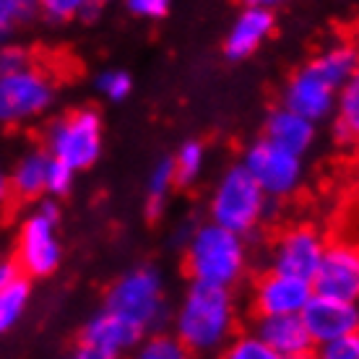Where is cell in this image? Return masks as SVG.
Wrapping results in <instances>:
<instances>
[{
    "label": "cell",
    "mask_w": 359,
    "mask_h": 359,
    "mask_svg": "<svg viewBox=\"0 0 359 359\" xmlns=\"http://www.w3.org/2000/svg\"><path fill=\"white\" fill-rule=\"evenodd\" d=\"M39 13L36 0H0V42H6L18 27Z\"/></svg>",
    "instance_id": "cell-25"
},
{
    "label": "cell",
    "mask_w": 359,
    "mask_h": 359,
    "mask_svg": "<svg viewBox=\"0 0 359 359\" xmlns=\"http://www.w3.org/2000/svg\"><path fill=\"white\" fill-rule=\"evenodd\" d=\"M333 102H336V89L328 81H323L310 65H305L289 79L281 107L302 115L315 126L325 117H331Z\"/></svg>",
    "instance_id": "cell-13"
},
{
    "label": "cell",
    "mask_w": 359,
    "mask_h": 359,
    "mask_svg": "<svg viewBox=\"0 0 359 359\" xmlns=\"http://www.w3.org/2000/svg\"><path fill=\"white\" fill-rule=\"evenodd\" d=\"M97 6H107V3H112V0H94Z\"/></svg>",
    "instance_id": "cell-37"
},
{
    "label": "cell",
    "mask_w": 359,
    "mask_h": 359,
    "mask_svg": "<svg viewBox=\"0 0 359 359\" xmlns=\"http://www.w3.org/2000/svg\"><path fill=\"white\" fill-rule=\"evenodd\" d=\"M273 27H276L273 11L255 8V6H248L245 11H240L237 18H234V24L226 32V39H224L226 57L229 60H245V57H250L273 34Z\"/></svg>",
    "instance_id": "cell-15"
},
{
    "label": "cell",
    "mask_w": 359,
    "mask_h": 359,
    "mask_svg": "<svg viewBox=\"0 0 359 359\" xmlns=\"http://www.w3.org/2000/svg\"><path fill=\"white\" fill-rule=\"evenodd\" d=\"M222 359H281L276 351L255 336V333H243L237 339H229L222 349Z\"/></svg>",
    "instance_id": "cell-26"
},
{
    "label": "cell",
    "mask_w": 359,
    "mask_h": 359,
    "mask_svg": "<svg viewBox=\"0 0 359 359\" xmlns=\"http://www.w3.org/2000/svg\"><path fill=\"white\" fill-rule=\"evenodd\" d=\"M89 3L91 0H36V8L50 21L65 24V21H73V18L81 16Z\"/></svg>",
    "instance_id": "cell-28"
},
{
    "label": "cell",
    "mask_w": 359,
    "mask_h": 359,
    "mask_svg": "<svg viewBox=\"0 0 359 359\" xmlns=\"http://www.w3.org/2000/svg\"><path fill=\"white\" fill-rule=\"evenodd\" d=\"M243 167L255 180V185L263 190V196L269 198V201L271 198H287L292 193H297V188L302 185V177H305L302 156L271 144L266 138L255 141L245 151Z\"/></svg>",
    "instance_id": "cell-7"
},
{
    "label": "cell",
    "mask_w": 359,
    "mask_h": 359,
    "mask_svg": "<svg viewBox=\"0 0 359 359\" xmlns=\"http://www.w3.org/2000/svg\"><path fill=\"white\" fill-rule=\"evenodd\" d=\"M21 276V271L13 261H0V289H6L8 284H13Z\"/></svg>",
    "instance_id": "cell-34"
},
{
    "label": "cell",
    "mask_w": 359,
    "mask_h": 359,
    "mask_svg": "<svg viewBox=\"0 0 359 359\" xmlns=\"http://www.w3.org/2000/svg\"><path fill=\"white\" fill-rule=\"evenodd\" d=\"M175 172H172L170 159H162V162L154 167L151 177H149V185H146V206H149V216H156L164 211V203L170 198L172 188H175Z\"/></svg>",
    "instance_id": "cell-23"
},
{
    "label": "cell",
    "mask_w": 359,
    "mask_h": 359,
    "mask_svg": "<svg viewBox=\"0 0 359 359\" xmlns=\"http://www.w3.org/2000/svg\"><path fill=\"white\" fill-rule=\"evenodd\" d=\"M32 68V53L16 42H0V79Z\"/></svg>",
    "instance_id": "cell-29"
},
{
    "label": "cell",
    "mask_w": 359,
    "mask_h": 359,
    "mask_svg": "<svg viewBox=\"0 0 359 359\" xmlns=\"http://www.w3.org/2000/svg\"><path fill=\"white\" fill-rule=\"evenodd\" d=\"M325 245H328L325 237L315 226H292L287 232H281V237L271 250V271H276L281 276L313 281L325 252Z\"/></svg>",
    "instance_id": "cell-10"
},
{
    "label": "cell",
    "mask_w": 359,
    "mask_h": 359,
    "mask_svg": "<svg viewBox=\"0 0 359 359\" xmlns=\"http://www.w3.org/2000/svg\"><path fill=\"white\" fill-rule=\"evenodd\" d=\"M130 359H193V354L175 336L154 333V336H144V341L135 346Z\"/></svg>",
    "instance_id": "cell-24"
},
{
    "label": "cell",
    "mask_w": 359,
    "mask_h": 359,
    "mask_svg": "<svg viewBox=\"0 0 359 359\" xmlns=\"http://www.w3.org/2000/svg\"><path fill=\"white\" fill-rule=\"evenodd\" d=\"M289 0H248V6H255V8H266V11H273L278 6H284Z\"/></svg>",
    "instance_id": "cell-35"
},
{
    "label": "cell",
    "mask_w": 359,
    "mask_h": 359,
    "mask_svg": "<svg viewBox=\"0 0 359 359\" xmlns=\"http://www.w3.org/2000/svg\"><path fill=\"white\" fill-rule=\"evenodd\" d=\"M0 333H3V328H0Z\"/></svg>",
    "instance_id": "cell-39"
},
{
    "label": "cell",
    "mask_w": 359,
    "mask_h": 359,
    "mask_svg": "<svg viewBox=\"0 0 359 359\" xmlns=\"http://www.w3.org/2000/svg\"><path fill=\"white\" fill-rule=\"evenodd\" d=\"M315 297L357 302L359 297V250L349 240H336L325 245L320 266L315 271L313 281Z\"/></svg>",
    "instance_id": "cell-9"
},
{
    "label": "cell",
    "mask_w": 359,
    "mask_h": 359,
    "mask_svg": "<svg viewBox=\"0 0 359 359\" xmlns=\"http://www.w3.org/2000/svg\"><path fill=\"white\" fill-rule=\"evenodd\" d=\"M234 318L232 289L190 284L175 315V339L190 354H214L232 339Z\"/></svg>",
    "instance_id": "cell-1"
},
{
    "label": "cell",
    "mask_w": 359,
    "mask_h": 359,
    "mask_svg": "<svg viewBox=\"0 0 359 359\" xmlns=\"http://www.w3.org/2000/svg\"><path fill=\"white\" fill-rule=\"evenodd\" d=\"M144 336L146 333L141 328H135L133 323H128L126 318L109 313V310H99L89 323L83 325L81 344L104 349L120 359L123 354L133 351L138 344L144 341Z\"/></svg>",
    "instance_id": "cell-14"
},
{
    "label": "cell",
    "mask_w": 359,
    "mask_h": 359,
    "mask_svg": "<svg viewBox=\"0 0 359 359\" xmlns=\"http://www.w3.org/2000/svg\"><path fill=\"white\" fill-rule=\"evenodd\" d=\"M47 162L50 156L45 151H32L27 156H21L18 164L13 167V175L8 180V188L16 193L18 198H39L45 193V175H47Z\"/></svg>",
    "instance_id": "cell-20"
},
{
    "label": "cell",
    "mask_w": 359,
    "mask_h": 359,
    "mask_svg": "<svg viewBox=\"0 0 359 359\" xmlns=\"http://www.w3.org/2000/svg\"><path fill=\"white\" fill-rule=\"evenodd\" d=\"M269 198L255 185V180L245 172L243 164H234L219 177L211 193V222L229 232L250 234L266 219Z\"/></svg>",
    "instance_id": "cell-3"
},
{
    "label": "cell",
    "mask_w": 359,
    "mask_h": 359,
    "mask_svg": "<svg viewBox=\"0 0 359 359\" xmlns=\"http://www.w3.org/2000/svg\"><path fill=\"white\" fill-rule=\"evenodd\" d=\"M333 135L341 146H351L359 133V81H349L336 91L333 102Z\"/></svg>",
    "instance_id": "cell-19"
},
{
    "label": "cell",
    "mask_w": 359,
    "mask_h": 359,
    "mask_svg": "<svg viewBox=\"0 0 359 359\" xmlns=\"http://www.w3.org/2000/svg\"><path fill=\"white\" fill-rule=\"evenodd\" d=\"M55 102V81L39 68L0 79V123L18 126L45 115Z\"/></svg>",
    "instance_id": "cell-8"
},
{
    "label": "cell",
    "mask_w": 359,
    "mask_h": 359,
    "mask_svg": "<svg viewBox=\"0 0 359 359\" xmlns=\"http://www.w3.org/2000/svg\"><path fill=\"white\" fill-rule=\"evenodd\" d=\"M97 89H99V94L104 99H109V102H123V99H128L130 91H133V79H130L126 71L112 68V71H104L97 76Z\"/></svg>",
    "instance_id": "cell-27"
},
{
    "label": "cell",
    "mask_w": 359,
    "mask_h": 359,
    "mask_svg": "<svg viewBox=\"0 0 359 359\" xmlns=\"http://www.w3.org/2000/svg\"><path fill=\"white\" fill-rule=\"evenodd\" d=\"M313 297L310 281L292 276H281L271 271L255 284L252 305L258 318H276V315H299Z\"/></svg>",
    "instance_id": "cell-12"
},
{
    "label": "cell",
    "mask_w": 359,
    "mask_h": 359,
    "mask_svg": "<svg viewBox=\"0 0 359 359\" xmlns=\"http://www.w3.org/2000/svg\"><path fill=\"white\" fill-rule=\"evenodd\" d=\"M255 336L266 346L276 351L281 359L310 357L313 339L307 333L305 323L299 315H276V318H261L255 325Z\"/></svg>",
    "instance_id": "cell-16"
},
{
    "label": "cell",
    "mask_w": 359,
    "mask_h": 359,
    "mask_svg": "<svg viewBox=\"0 0 359 359\" xmlns=\"http://www.w3.org/2000/svg\"><path fill=\"white\" fill-rule=\"evenodd\" d=\"M29 297H32L29 281L21 276L6 289H0V328L3 331H8L11 325H16L21 320V315L27 313L29 307Z\"/></svg>",
    "instance_id": "cell-22"
},
{
    "label": "cell",
    "mask_w": 359,
    "mask_h": 359,
    "mask_svg": "<svg viewBox=\"0 0 359 359\" xmlns=\"http://www.w3.org/2000/svg\"><path fill=\"white\" fill-rule=\"evenodd\" d=\"M57 222H60V211L55 201H42L24 219L21 232H18V271L34 278L50 276L57 271L60 258H63Z\"/></svg>",
    "instance_id": "cell-6"
},
{
    "label": "cell",
    "mask_w": 359,
    "mask_h": 359,
    "mask_svg": "<svg viewBox=\"0 0 359 359\" xmlns=\"http://www.w3.org/2000/svg\"><path fill=\"white\" fill-rule=\"evenodd\" d=\"M318 359H359V336L351 333V336H344V339L320 344Z\"/></svg>",
    "instance_id": "cell-31"
},
{
    "label": "cell",
    "mask_w": 359,
    "mask_h": 359,
    "mask_svg": "<svg viewBox=\"0 0 359 359\" xmlns=\"http://www.w3.org/2000/svg\"><path fill=\"white\" fill-rule=\"evenodd\" d=\"M299 318H302L315 346L351 336L359 328L357 302H341V299H328V297L313 294Z\"/></svg>",
    "instance_id": "cell-11"
},
{
    "label": "cell",
    "mask_w": 359,
    "mask_h": 359,
    "mask_svg": "<svg viewBox=\"0 0 359 359\" xmlns=\"http://www.w3.org/2000/svg\"><path fill=\"white\" fill-rule=\"evenodd\" d=\"M266 141L281 146L287 151L305 156L310 151V146L315 141V126L310 120H305L302 115H297L287 107H276L266 117Z\"/></svg>",
    "instance_id": "cell-17"
},
{
    "label": "cell",
    "mask_w": 359,
    "mask_h": 359,
    "mask_svg": "<svg viewBox=\"0 0 359 359\" xmlns=\"http://www.w3.org/2000/svg\"><path fill=\"white\" fill-rule=\"evenodd\" d=\"M172 172H175V182L177 185H190L201 177L203 164H206V149L201 141H188L177 149V154L170 159Z\"/></svg>",
    "instance_id": "cell-21"
},
{
    "label": "cell",
    "mask_w": 359,
    "mask_h": 359,
    "mask_svg": "<svg viewBox=\"0 0 359 359\" xmlns=\"http://www.w3.org/2000/svg\"><path fill=\"white\" fill-rule=\"evenodd\" d=\"M185 266L193 284L232 289L248 269L245 237L214 222L198 226L185 248Z\"/></svg>",
    "instance_id": "cell-2"
},
{
    "label": "cell",
    "mask_w": 359,
    "mask_h": 359,
    "mask_svg": "<svg viewBox=\"0 0 359 359\" xmlns=\"http://www.w3.org/2000/svg\"><path fill=\"white\" fill-rule=\"evenodd\" d=\"M307 65L339 91L357 79V50L349 42H336V45L325 47L320 55H315Z\"/></svg>",
    "instance_id": "cell-18"
},
{
    "label": "cell",
    "mask_w": 359,
    "mask_h": 359,
    "mask_svg": "<svg viewBox=\"0 0 359 359\" xmlns=\"http://www.w3.org/2000/svg\"><path fill=\"white\" fill-rule=\"evenodd\" d=\"M8 177H6V172H3V167H0V201L8 196Z\"/></svg>",
    "instance_id": "cell-36"
},
{
    "label": "cell",
    "mask_w": 359,
    "mask_h": 359,
    "mask_svg": "<svg viewBox=\"0 0 359 359\" xmlns=\"http://www.w3.org/2000/svg\"><path fill=\"white\" fill-rule=\"evenodd\" d=\"M297 359H313V357H297Z\"/></svg>",
    "instance_id": "cell-38"
},
{
    "label": "cell",
    "mask_w": 359,
    "mask_h": 359,
    "mask_svg": "<svg viewBox=\"0 0 359 359\" xmlns=\"http://www.w3.org/2000/svg\"><path fill=\"white\" fill-rule=\"evenodd\" d=\"M172 0H126L130 13L141 18H162L170 11Z\"/></svg>",
    "instance_id": "cell-32"
},
{
    "label": "cell",
    "mask_w": 359,
    "mask_h": 359,
    "mask_svg": "<svg viewBox=\"0 0 359 359\" xmlns=\"http://www.w3.org/2000/svg\"><path fill=\"white\" fill-rule=\"evenodd\" d=\"M104 310L126 318L144 333L159 328L167 313L162 276L154 269H133L109 287Z\"/></svg>",
    "instance_id": "cell-4"
},
{
    "label": "cell",
    "mask_w": 359,
    "mask_h": 359,
    "mask_svg": "<svg viewBox=\"0 0 359 359\" xmlns=\"http://www.w3.org/2000/svg\"><path fill=\"white\" fill-rule=\"evenodd\" d=\"M73 180H76V172L68 170L65 164H60L57 159L50 156V162H47V175H45V193L47 196L57 198V196L71 193Z\"/></svg>",
    "instance_id": "cell-30"
},
{
    "label": "cell",
    "mask_w": 359,
    "mask_h": 359,
    "mask_svg": "<svg viewBox=\"0 0 359 359\" xmlns=\"http://www.w3.org/2000/svg\"><path fill=\"white\" fill-rule=\"evenodd\" d=\"M45 144L47 156L68 170H89L102 154V120L94 109H73L50 126Z\"/></svg>",
    "instance_id": "cell-5"
},
{
    "label": "cell",
    "mask_w": 359,
    "mask_h": 359,
    "mask_svg": "<svg viewBox=\"0 0 359 359\" xmlns=\"http://www.w3.org/2000/svg\"><path fill=\"white\" fill-rule=\"evenodd\" d=\"M73 359H117V357L115 354H109V351H104V349H97V346L81 344V346L76 349V354H73Z\"/></svg>",
    "instance_id": "cell-33"
}]
</instances>
